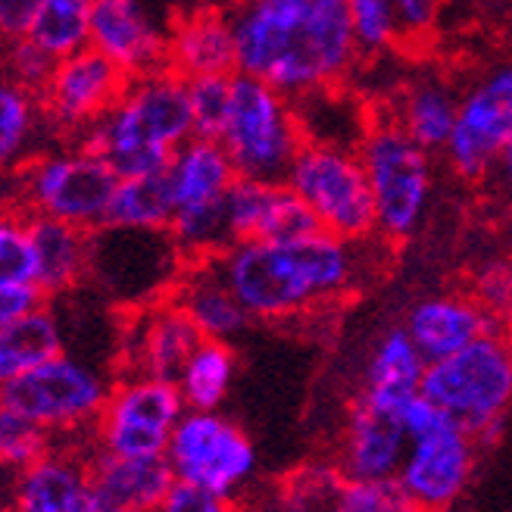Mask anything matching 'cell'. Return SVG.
Wrapping results in <instances>:
<instances>
[{
	"instance_id": "obj_1",
	"label": "cell",
	"mask_w": 512,
	"mask_h": 512,
	"mask_svg": "<svg viewBox=\"0 0 512 512\" xmlns=\"http://www.w3.org/2000/svg\"><path fill=\"white\" fill-rule=\"evenodd\" d=\"M225 10L235 72L291 100L344 88L363 63L344 0H235Z\"/></svg>"
},
{
	"instance_id": "obj_2",
	"label": "cell",
	"mask_w": 512,
	"mask_h": 512,
	"mask_svg": "<svg viewBox=\"0 0 512 512\" xmlns=\"http://www.w3.org/2000/svg\"><path fill=\"white\" fill-rule=\"evenodd\" d=\"M360 247L316 228L285 241H238L216 266L250 319L285 322L347 297L363 275Z\"/></svg>"
},
{
	"instance_id": "obj_3",
	"label": "cell",
	"mask_w": 512,
	"mask_h": 512,
	"mask_svg": "<svg viewBox=\"0 0 512 512\" xmlns=\"http://www.w3.org/2000/svg\"><path fill=\"white\" fill-rule=\"evenodd\" d=\"M194 138L188 79L172 69L128 79L116 104L75 138L119 178L166 172L172 153Z\"/></svg>"
},
{
	"instance_id": "obj_4",
	"label": "cell",
	"mask_w": 512,
	"mask_h": 512,
	"mask_svg": "<svg viewBox=\"0 0 512 512\" xmlns=\"http://www.w3.org/2000/svg\"><path fill=\"white\" fill-rule=\"evenodd\" d=\"M119 175L88 147H44L10 175L13 200L29 216L57 219L85 232L107 225Z\"/></svg>"
},
{
	"instance_id": "obj_5",
	"label": "cell",
	"mask_w": 512,
	"mask_h": 512,
	"mask_svg": "<svg viewBox=\"0 0 512 512\" xmlns=\"http://www.w3.org/2000/svg\"><path fill=\"white\" fill-rule=\"evenodd\" d=\"M422 394L475 441H497L512 406V341L506 331H488L447 360L428 363Z\"/></svg>"
},
{
	"instance_id": "obj_6",
	"label": "cell",
	"mask_w": 512,
	"mask_h": 512,
	"mask_svg": "<svg viewBox=\"0 0 512 512\" xmlns=\"http://www.w3.org/2000/svg\"><path fill=\"white\" fill-rule=\"evenodd\" d=\"M113 381L94 363L63 350L10 378L0 388V406L41 425L57 441H88Z\"/></svg>"
},
{
	"instance_id": "obj_7",
	"label": "cell",
	"mask_w": 512,
	"mask_h": 512,
	"mask_svg": "<svg viewBox=\"0 0 512 512\" xmlns=\"http://www.w3.org/2000/svg\"><path fill=\"white\" fill-rule=\"evenodd\" d=\"M356 153L375 203V235L384 241L413 238L431 203V153L388 116H378L366 125Z\"/></svg>"
},
{
	"instance_id": "obj_8",
	"label": "cell",
	"mask_w": 512,
	"mask_h": 512,
	"mask_svg": "<svg viewBox=\"0 0 512 512\" xmlns=\"http://www.w3.org/2000/svg\"><path fill=\"white\" fill-rule=\"evenodd\" d=\"M219 144L241 178L285 182L294 157L306 144V132L291 97L253 75L235 72L232 107Z\"/></svg>"
},
{
	"instance_id": "obj_9",
	"label": "cell",
	"mask_w": 512,
	"mask_h": 512,
	"mask_svg": "<svg viewBox=\"0 0 512 512\" xmlns=\"http://www.w3.org/2000/svg\"><path fill=\"white\" fill-rule=\"evenodd\" d=\"M400 422L406 431L400 488L422 512H444L472 478L475 438L422 391L403 406Z\"/></svg>"
},
{
	"instance_id": "obj_10",
	"label": "cell",
	"mask_w": 512,
	"mask_h": 512,
	"mask_svg": "<svg viewBox=\"0 0 512 512\" xmlns=\"http://www.w3.org/2000/svg\"><path fill=\"white\" fill-rule=\"evenodd\" d=\"M285 185L303 200L322 232L353 244L375 238V203L356 147L306 141L285 175Z\"/></svg>"
},
{
	"instance_id": "obj_11",
	"label": "cell",
	"mask_w": 512,
	"mask_h": 512,
	"mask_svg": "<svg viewBox=\"0 0 512 512\" xmlns=\"http://www.w3.org/2000/svg\"><path fill=\"white\" fill-rule=\"evenodd\" d=\"M182 416L185 400L175 381L122 372L85 444L113 456H163Z\"/></svg>"
},
{
	"instance_id": "obj_12",
	"label": "cell",
	"mask_w": 512,
	"mask_h": 512,
	"mask_svg": "<svg viewBox=\"0 0 512 512\" xmlns=\"http://www.w3.org/2000/svg\"><path fill=\"white\" fill-rule=\"evenodd\" d=\"M163 456L172 478L225 497H238L256 475L253 441L219 409H185Z\"/></svg>"
},
{
	"instance_id": "obj_13",
	"label": "cell",
	"mask_w": 512,
	"mask_h": 512,
	"mask_svg": "<svg viewBox=\"0 0 512 512\" xmlns=\"http://www.w3.org/2000/svg\"><path fill=\"white\" fill-rule=\"evenodd\" d=\"M512 141V60H500L459 88L456 122L441 150L450 172L481 182Z\"/></svg>"
},
{
	"instance_id": "obj_14",
	"label": "cell",
	"mask_w": 512,
	"mask_h": 512,
	"mask_svg": "<svg viewBox=\"0 0 512 512\" xmlns=\"http://www.w3.org/2000/svg\"><path fill=\"white\" fill-rule=\"evenodd\" d=\"M125 85L128 75L94 47L57 60L38 94L47 132L60 141H75L116 104Z\"/></svg>"
},
{
	"instance_id": "obj_15",
	"label": "cell",
	"mask_w": 512,
	"mask_h": 512,
	"mask_svg": "<svg viewBox=\"0 0 512 512\" xmlns=\"http://www.w3.org/2000/svg\"><path fill=\"white\" fill-rule=\"evenodd\" d=\"M13 512H100L85 441H57L38 463L0 478Z\"/></svg>"
},
{
	"instance_id": "obj_16",
	"label": "cell",
	"mask_w": 512,
	"mask_h": 512,
	"mask_svg": "<svg viewBox=\"0 0 512 512\" xmlns=\"http://www.w3.org/2000/svg\"><path fill=\"white\" fill-rule=\"evenodd\" d=\"M200 341V331L178 310V303L172 297H160L128 313L119 338V366L132 375L175 381Z\"/></svg>"
},
{
	"instance_id": "obj_17",
	"label": "cell",
	"mask_w": 512,
	"mask_h": 512,
	"mask_svg": "<svg viewBox=\"0 0 512 512\" xmlns=\"http://www.w3.org/2000/svg\"><path fill=\"white\" fill-rule=\"evenodd\" d=\"M128 79L166 69V25L147 0H91V41Z\"/></svg>"
},
{
	"instance_id": "obj_18",
	"label": "cell",
	"mask_w": 512,
	"mask_h": 512,
	"mask_svg": "<svg viewBox=\"0 0 512 512\" xmlns=\"http://www.w3.org/2000/svg\"><path fill=\"white\" fill-rule=\"evenodd\" d=\"M225 219L232 244L238 241H285L316 232L313 213L285 182L235 178L225 194Z\"/></svg>"
},
{
	"instance_id": "obj_19",
	"label": "cell",
	"mask_w": 512,
	"mask_h": 512,
	"mask_svg": "<svg viewBox=\"0 0 512 512\" xmlns=\"http://www.w3.org/2000/svg\"><path fill=\"white\" fill-rule=\"evenodd\" d=\"M166 69L182 79L235 72V32L225 7L197 4L166 22Z\"/></svg>"
},
{
	"instance_id": "obj_20",
	"label": "cell",
	"mask_w": 512,
	"mask_h": 512,
	"mask_svg": "<svg viewBox=\"0 0 512 512\" xmlns=\"http://www.w3.org/2000/svg\"><path fill=\"white\" fill-rule=\"evenodd\" d=\"M403 331L416 344L425 363H438L478 341L488 331H503L481 310L472 294H438L419 300L409 310Z\"/></svg>"
},
{
	"instance_id": "obj_21",
	"label": "cell",
	"mask_w": 512,
	"mask_h": 512,
	"mask_svg": "<svg viewBox=\"0 0 512 512\" xmlns=\"http://www.w3.org/2000/svg\"><path fill=\"white\" fill-rule=\"evenodd\" d=\"M85 453L100 512H157L175 481L166 456H113L88 444Z\"/></svg>"
},
{
	"instance_id": "obj_22",
	"label": "cell",
	"mask_w": 512,
	"mask_h": 512,
	"mask_svg": "<svg viewBox=\"0 0 512 512\" xmlns=\"http://www.w3.org/2000/svg\"><path fill=\"white\" fill-rule=\"evenodd\" d=\"M406 453V431L400 416L381 413L372 403L356 397L344 438L338 472L341 478H397Z\"/></svg>"
},
{
	"instance_id": "obj_23",
	"label": "cell",
	"mask_w": 512,
	"mask_h": 512,
	"mask_svg": "<svg viewBox=\"0 0 512 512\" xmlns=\"http://www.w3.org/2000/svg\"><path fill=\"white\" fill-rule=\"evenodd\" d=\"M169 297L178 303V310L191 319V325L200 331V338H207V341L232 344L253 322L241 306V300L235 297V291L228 288V281L222 278L216 260L185 263Z\"/></svg>"
},
{
	"instance_id": "obj_24",
	"label": "cell",
	"mask_w": 512,
	"mask_h": 512,
	"mask_svg": "<svg viewBox=\"0 0 512 512\" xmlns=\"http://www.w3.org/2000/svg\"><path fill=\"white\" fill-rule=\"evenodd\" d=\"M456 107L459 88L450 79H444L441 72H422L400 82L384 116L400 125L428 153H441L453 132Z\"/></svg>"
},
{
	"instance_id": "obj_25",
	"label": "cell",
	"mask_w": 512,
	"mask_h": 512,
	"mask_svg": "<svg viewBox=\"0 0 512 512\" xmlns=\"http://www.w3.org/2000/svg\"><path fill=\"white\" fill-rule=\"evenodd\" d=\"M425 366L428 363L422 360L416 344L409 341L403 325L384 331L369 353L360 400L372 403L381 413L400 416L403 406L422 391Z\"/></svg>"
},
{
	"instance_id": "obj_26",
	"label": "cell",
	"mask_w": 512,
	"mask_h": 512,
	"mask_svg": "<svg viewBox=\"0 0 512 512\" xmlns=\"http://www.w3.org/2000/svg\"><path fill=\"white\" fill-rule=\"evenodd\" d=\"M235 178L238 172L232 160H228L225 147L213 138H197V135L178 147L166 166V182L172 191L175 210L225 203V194L235 185Z\"/></svg>"
},
{
	"instance_id": "obj_27",
	"label": "cell",
	"mask_w": 512,
	"mask_h": 512,
	"mask_svg": "<svg viewBox=\"0 0 512 512\" xmlns=\"http://www.w3.org/2000/svg\"><path fill=\"white\" fill-rule=\"evenodd\" d=\"M35 238V285L50 297L72 294L88 278L91 266V232L57 219L32 216Z\"/></svg>"
},
{
	"instance_id": "obj_28",
	"label": "cell",
	"mask_w": 512,
	"mask_h": 512,
	"mask_svg": "<svg viewBox=\"0 0 512 512\" xmlns=\"http://www.w3.org/2000/svg\"><path fill=\"white\" fill-rule=\"evenodd\" d=\"M66 350V328L54 306L41 303L38 310L22 316L10 328L0 331V388L50 356Z\"/></svg>"
},
{
	"instance_id": "obj_29",
	"label": "cell",
	"mask_w": 512,
	"mask_h": 512,
	"mask_svg": "<svg viewBox=\"0 0 512 512\" xmlns=\"http://www.w3.org/2000/svg\"><path fill=\"white\" fill-rule=\"evenodd\" d=\"M44 135L50 132L38 94L0 75V178H10L25 160L44 150Z\"/></svg>"
},
{
	"instance_id": "obj_30",
	"label": "cell",
	"mask_w": 512,
	"mask_h": 512,
	"mask_svg": "<svg viewBox=\"0 0 512 512\" xmlns=\"http://www.w3.org/2000/svg\"><path fill=\"white\" fill-rule=\"evenodd\" d=\"M238 372V356L228 341L203 338L175 375V388L185 400V409H219L232 391Z\"/></svg>"
},
{
	"instance_id": "obj_31",
	"label": "cell",
	"mask_w": 512,
	"mask_h": 512,
	"mask_svg": "<svg viewBox=\"0 0 512 512\" xmlns=\"http://www.w3.org/2000/svg\"><path fill=\"white\" fill-rule=\"evenodd\" d=\"M175 213L166 172L147 178H119L107 225L138 228V232H166Z\"/></svg>"
},
{
	"instance_id": "obj_32",
	"label": "cell",
	"mask_w": 512,
	"mask_h": 512,
	"mask_svg": "<svg viewBox=\"0 0 512 512\" xmlns=\"http://www.w3.org/2000/svg\"><path fill=\"white\" fill-rule=\"evenodd\" d=\"M29 38L54 60L79 54L91 41V0H38Z\"/></svg>"
},
{
	"instance_id": "obj_33",
	"label": "cell",
	"mask_w": 512,
	"mask_h": 512,
	"mask_svg": "<svg viewBox=\"0 0 512 512\" xmlns=\"http://www.w3.org/2000/svg\"><path fill=\"white\" fill-rule=\"evenodd\" d=\"M0 285H35L32 216L16 200L0 207Z\"/></svg>"
},
{
	"instance_id": "obj_34",
	"label": "cell",
	"mask_w": 512,
	"mask_h": 512,
	"mask_svg": "<svg viewBox=\"0 0 512 512\" xmlns=\"http://www.w3.org/2000/svg\"><path fill=\"white\" fill-rule=\"evenodd\" d=\"M57 444L54 434L0 406V478L29 469Z\"/></svg>"
},
{
	"instance_id": "obj_35",
	"label": "cell",
	"mask_w": 512,
	"mask_h": 512,
	"mask_svg": "<svg viewBox=\"0 0 512 512\" xmlns=\"http://www.w3.org/2000/svg\"><path fill=\"white\" fill-rule=\"evenodd\" d=\"M341 472L335 466H310L278 488L269 512H331L341 488Z\"/></svg>"
},
{
	"instance_id": "obj_36",
	"label": "cell",
	"mask_w": 512,
	"mask_h": 512,
	"mask_svg": "<svg viewBox=\"0 0 512 512\" xmlns=\"http://www.w3.org/2000/svg\"><path fill=\"white\" fill-rule=\"evenodd\" d=\"M331 512H422L397 478H344Z\"/></svg>"
},
{
	"instance_id": "obj_37",
	"label": "cell",
	"mask_w": 512,
	"mask_h": 512,
	"mask_svg": "<svg viewBox=\"0 0 512 512\" xmlns=\"http://www.w3.org/2000/svg\"><path fill=\"white\" fill-rule=\"evenodd\" d=\"M232 75H200V79H188V104H191V122L197 138H213L219 141L228 107H232Z\"/></svg>"
},
{
	"instance_id": "obj_38",
	"label": "cell",
	"mask_w": 512,
	"mask_h": 512,
	"mask_svg": "<svg viewBox=\"0 0 512 512\" xmlns=\"http://www.w3.org/2000/svg\"><path fill=\"white\" fill-rule=\"evenodd\" d=\"M363 57H381L400 44L391 0H344Z\"/></svg>"
},
{
	"instance_id": "obj_39",
	"label": "cell",
	"mask_w": 512,
	"mask_h": 512,
	"mask_svg": "<svg viewBox=\"0 0 512 512\" xmlns=\"http://www.w3.org/2000/svg\"><path fill=\"white\" fill-rule=\"evenodd\" d=\"M54 66H57V60L44 54L29 35L0 44V75H7L10 82H16L19 88L32 91V94H41Z\"/></svg>"
},
{
	"instance_id": "obj_40",
	"label": "cell",
	"mask_w": 512,
	"mask_h": 512,
	"mask_svg": "<svg viewBox=\"0 0 512 512\" xmlns=\"http://www.w3.org/2000/svg\"><path fill=\"white\" fill-rule=\"evenodd\" d=\"M472 297L500 328L512 322V266L509 263H488L475 275Z\"/></svg>"
},
{
	"instance_id": "obj_41",
	"label": "cell",
	"mask_w": 512,
	"mask_h": 512,
	"mask_svg": "<svg viewBox=\"0 0 512 512\" xmlns=\"http://www.w3.org/2000/svg\"><path fill=\"white\" fill-rule=\"evenodd\" d=\"M447 4L450 0H391L400 44H422L428 35H434Z\"/></svg>"
},
{
	"instance_id": "obj_42",
	"label": "cell",
	"mask_w": 512,
	"mask_h": 512,
	"mask_svg": "<svg viewBox=\"0 0 512 512\" xmlns=\"http://www.w3.org/2000/svg\"><path fill=\"white\" fill-rule=\"evenodd\" d=\"M157 512H241L238 497H225L207 488H197L188 481H172L166 497L160 500Z\"/></svg>"
},
{
	"instance_id": "obj_43",
	"label": "cell",
	"mask_w": 512,
	"mask_h": 512,
	"mask_svg": "<svg viewBox=\"0 0 512 512\" xmlns=\"http://www.w3.org/2000/svg\"><path fill=\"white\" fill-rule=\"evenodd\" d=\"M41 303H47V297L38 285H0V331L38 310Z\"/></svg>"
},
{
	"instance_id": "obj_44",
	"label": "cell",
	"mask_w": 512,
	"mask_h": 512,
	"mask_svg": "<svg viewBox=\"0 0 512 512\" xmlns=\"http://www.w3.org/2000/svg\"><path fill=\"white\" fill-rule=\"evenodd\" d=\"M35 10L38 0H0V44L29 35Z\"/></svg>"
},
{
	"instance_id": "obj_45",
	"label": "cell",
	"mask_w": 512,
	"mask_h": 512,
	"mask_svg": "<svg viewBox=\"0 0 512 512\" xmlns=\"http://www.w3.org/2000/svg\"><path fill=\"white\" fill-rule=\"evenodd\" d=\"M491 178H497V188H500L506 197H512V141H509V147L503 150V157H500V163L494 166Z\"/></svg>"
},
{
	"instance_id": "obj_46",
	"label": "cell",
	"mask_w": 512,
	"mask_h": 512,
	"mask_svg": "<svg viewBox=\"0 0 512 512\" xmlns=\"http://www.w3.org/2000/svg\"><path fill=\"white\" fill-rule=\"evenodd\" d=\"M0 512H13V509H10V503H7V497H4V494H0Z\"/></svg>"
}]
</instances>
